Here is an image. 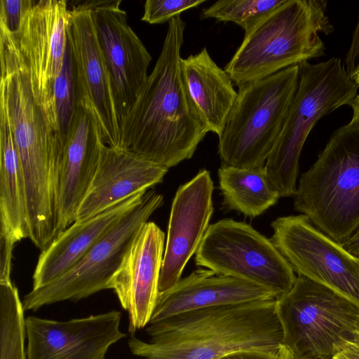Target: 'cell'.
I'll return each instance as SVG.
<instances>
[{
    "instance_id": "obj_1",
    "label": "cell",
    "mask_w": 359,
    "mask_h": 359,
    "mask_svg": "<svg viewBox=\"0 0 359 359\" xmlns=\"http://www.w3.org/2000/svg\"><path fill=\"white\" fill-rule=\"evenodd\" d=\"M0 105L8 117L22 168L29 239L38 247L57 236V185L63 140L36 100L14 36L0 27Z\"/></svg>"
},
{
    "instance_id": "obj_2",
    "label": "cell",
    "mask_w": 359,
    "mask_h": 359,
    "mask_svg": "<svg viewBox=\"0 0 359 359\" xmlns=\"http://www.w3.org/2000/svg\"><path fill=\"white\" fill-rule=\"evenodd\" d=\"M184 29L180 15L168 22L154 68L121 125L120 149L168 169L190 159L208 133L182 70Z\"/></svg>"
},
{
    "instance_id": "obj_3",
    "label": "cell",
    "mask_w": 359,
    "mask_h": 359,
    "mask_svg": "<svg viewBox=\"0 0 359 359\" xmlns=\"http://www.w3.org/2000/svg\"><path fill=\"white\" fill-rule=\"evenodd\" d=\"M149 341L132 336L131 352L144 359H217L231 352L283 345L276 299L207 307L147 325Z\"/></svg>"
},
{
    "instance_id": "obj_4",
    "label": "cell",
    "mask_w": 359,
    "mask_h": 359,
    "mask_svg": "<svg viewBox=\"0 0 359 359\" xmlns=\"http://www.w3.org/2000/svg\"><path fill=\"white\" fill-rule=\"evenodd\" d=\"M327 1L287 0L259 23L224 67L238 88L325 55L319 33L330 34L334 26Z\"/></svg>"
},
{
    "instance_id": "obj_5",
    "label": "cell",
    "mask_w": 359,
    "mask_h": 359,
    "mask_svg": "<svg viewBox=\"0 0 359 359\" xmlns=\"http://www.w3.org/2000/svg\"><path fill=\"white\" fill-rule=\"evenodd\" d=\"M294 208L339 244L359 229V129H337L312 166L301 175Z\"/></svg>"
},
{
    "instance_id": "obj_6",
    "label": "cell",
    "mask_w": 359,
    "mask_h": 359,
    "mask_svg": "<svg viewBox=\"0 0 359 359\" xmlns=\"http://www.w3.org/2000/svg\"><path fill=\"white\" fill-rule=\"evenodd\" d=\"M298 87L279 137L264 165L280 197L294 196L299 156L310 132L324 116L350 105L358 86L339 57L299 65Z\"/></svg>"
},
{
    "instance_id": "obj_7",
    "label": "cell",
    "mask_w": 359,
    "mask_h": 359,
    "mask_svg": "<svg viewBox=\"0 0 359 359\" xmlns=\"http://www.w3.org/2000/svg\"><path fill=\"white\" fill-rule=\"evenodd\" d=\"M299 79L294 65L238 88L219 137L222 164L244 168L263 166L283 127Z\"/></svg>"
},
{
    "instance_id": "obj_8",
    "label": "cell",
    "mask_w": 359,
    "mask_h": 359,
    "mask_svg": "<svg viewBox=\"0 0 359 359\" xmlns=\"http://www.w3.org/2000/svg\"><path fill=\"white\" fill-rule=\"evenodd\" d=\"M283 344L295 359H332L355 339L359 305L298 275L292 289L276 299Z\"/></svg>"
},
{
    "instance_id": "obj_9",
    "label": "cell",
    "mask_w": 359,
    "mask_h": 359,
    "mask_svg": "<svg viewBox=\"0 0 359 359\" xmlns=\"http://www.w3.org/2000/svg\"><path fill=\"white\" fill-rule=\"evenodd\" d=\"M197 266L263 287L276 298L294 284V271L268 239L250 225L223 219L209 225L195 254Z\"/></svg>"
},
{
    "instance_id": "obj_10",
    "label": "cell",
    "mask_w": 359,
    "mask_h": 359,
    "mask_svg": "<svg viewBox=\"0 0 359 359\" xmlns=\"http://www.w3.org/2000/svg\"><path fill=\"white\" fill-rule=\"evenodd\" d=\"M163 203L161 194L147 191L141 203L126 214L74 266L51 283L32 289L26 294L22 302L24 311H36L65 300L78 301L108 289L133 239Z\"/></svg>"
},
{
    "instance_id": "obj_11",
    "label": "cell",
    "mask_w": 359,
    "mask_h": 359,
    "mask_svg": "<svg viewBox=\"0 0 359 359\" xmlns=\"http://www.w3.org/2000/svg\"><path fill=\"white\" fill-rule=\"evenodd\" d=\"M271 241L298 275L359 305V258L317 229L304 215L280 217Z\"/></svg>"
},
{
    "instance_id": "obj_12",
    "label": "cell",
    "mask_w": 359,
    "mask_h": 359,
    "mask_svg": "<svg viewBox=\"0 0 359 359\" xmlns=\"http://www.w3.org/2000/svg\"><path fill=\"white\" fill-rule=\"evenodd\" d=\"M67 41L75 86L76 107L93 117L105 145L119 148L121 137L110 73L88 1L69 9Z\"/></svg>"
},
{
    "instance_id": "obj_13",
    "label": "cell",
    "mask_w": 359,
    "mask_h": 359,
    "mask_svg": "<svg viewBox=\"0 0 359 359\" xmlns=\"http://www.w3.org/2000/svg\"><path fill=\"white\" fill-rule=\"evenodd\" d=\"M69 20L67 1L40 0L27 11L20 31L12 34L28 65L35 97L58 130L54 83L63 64Z\"/></svg>"
},
{
    "instance_id": "obj_14",
    "label": "cell",
    "mask_w": 359,
    "mask_h": 359,
    "mask_svg": "<svg viewBox=\"0 0 359 359\" xmlns=\"http://www.w3.org/2000/svg\"><path fill=\"white\" fill-rule=\"evenodd\" d=\"M88 3L110 73L121 125L149 76L151 56L128 24L127 14L120 7L121 0H93Z\"/></svg>"
},
{
    "instance_id": "obj_15",
    "label": "cell",
    "mask_w": 359,
    "mask_h": 359,
    "mask_svg": "<svg viewBox=\"0 0 359 359\" xmlns=\"http://www.w3.org/2000/svg\"><path fill=\"white\" fill-rule=\"evenodd\" d=\"M120 322L116 311L67 321L29 316L27 359H105L109 348L126 336Z\"/></svg>"
},
{
    "instance_id": "obj_16",
    "label": "cell",
    "mask_w": 359,
    "mask_h": 359,
    "mask_svg": "<svg viewBox=\"0 0 359 359\" xmlns=\"http://www.w3.org/2000/svg\"><path fill=\"white\" fill-rule=\"evenodd\" d=\"M213 182L203 169L179 187L173 198L165 248L158 281V294L173 287L196 254L213 213Z\"/></svg>"
},
{
    "instance_id": "obj_17",
    "label": "cell",
    "mask_w": 359,
    "mask_h": 359,
    "mask_svg": "<svg viewBox=\"0 0 359 359\" xmlns=\"http://www.w3.org/2000/svg\"><path fill=\"white\" fill-rule=\"evenodd\" d=\"M164 242L165 233L157 224L145 223L109 283L108 289L114 290L128 313L132 333L150 321L158 294Z\"/></svg>"
},
{
    "instance_id": "obj_18",
    "label": "cell",
    "mask_w": 359,
    "mask_h": 359,
    "mask_svg": "<svg viewBox=\"0 0 359 359\" xmlns=\"http://www.w3.org/2000/svg\"><path fill=\"white\" fill-rule=\"evenodd\" d=\"M104 145L91 115L77 105L63 143L59 169L57 236L75 222Z\"/></svg>"
},
{
    "instance_id": "obj_19",
    "label": "cell",
    "mask_w": 359,
    "mask_h": 359,
    "mask_svg": "<svg viewBox=\"0 0 359 359\" xmlns=\"http://www.w3.org/2000/svg\"><path fill=\"white\" fill-rule=\"evenodd\" d=\"M168 169L123 149L104 145L75 221L88 219L120 201L162 182Z\"/></svg>"
},
{
    "instance_id": "obj_20",
    "label": "cell",
    "mask_w": 359,
    "mask_h": 359,
    "mask_svg": "<svg viewBox=\"0 0 359 359\" xmlns=\"http://www.w3.org/2000/svg\"><path fill=\"white\" fill-rule=\"evenodd\" d=\"M271 299L277 298L263 287L198 269L158 294L149 324L193 310Z\"/></svg>"
},
{
    "instance_id": "obj_21",
    "label": "cell",
    "mask_w": 359,
    "mask_h": 359,
    "mask_svg": "<svg viewBox=\"0 0 359 359\" xmlns=\"http://www.w3.org/2000/svg\"><path fill=\"white\" fill-rule=\"evenodd\" d=\"M147 191L120 201L82 221H75L41 251L33 275V288L46 286L74 266L126 214L140 204Z\"/></svg>"
},
{
    "instance_id": "obj_22",
    "label": "cell",
    "mask_w": 359,
    "mask_h": 359,
    "mask_svg": "<svg viewBox=\"0 0 359 359\" xmlns=\"http://www.w3.org/2000/svg\"><path fill=\"white\" fill-rule=\"evenodd\" d=\"M181 65L189 96L204 127L219 137L238 95L231 79L212 60L206 47L182 58Z\"/></svg>"
},
{
    "instance_id": "obj_23",
    "label": "cell",
    "mask_w": 359,
    "mask_h": 359,
    "mask_svg": "<svg viewBox=\"0 0 359 359\" xmlns=\"http://www.w3.org/2000/svg\"><path fill=\"white\" fill-rule=\"evenodd\" d=\"M1 230L16 242L29 238L26 185L8 117L0 105Z\"/></svg>"
},
{
    "instance_id": "obj_24",
    "label": "cell",
    "mask_w": 359,
    "mask_h": 359,
    "mask_svg": "<svg viewBox=\"0 0 359 359\" xmlns=\"http://www.w3.org/2000/svg\"><path fill=\"white\" fill-rule=\"evenodd\" d=\"M223 205L250 217L262 215L280 198L264 166L244 168L222 164L218 169Z\"/></svg>"
},
{
    "instance_id": "obj_25",
    "label": "cell",
    "mask_w": 359,
    "mask_h": 359,
    "mask_svg": "<svg viewBox=\"0 0 359 359\" xmlns=\"http://www.w3.org/2000/svg\"><path fill=\"white\" fill-rule=\"evenodd\" d=\"M23 311L17 287L0 284V359H27Z\"/></svg>"
},
{
    "instance_id": "obj_26",
    "label": "cell",
    "mask_w": 359,
    "mask_h": 359,
    "mask_svg": "<svg viewBox=\"0 0 359 359\" xmlns=\"http://www.w3.org/2000/svg\"><path fill=\"white\" fill-rule=\"evenodd\" d=\"M287 0H220L203 8L201 19L231 22L240 26L246 36Z\"/></svg>"
},
{
    "instance_id": "obj_27",
    "label": "cell",
    "mask_w": 359,
    "mask_h": 359,
    "mask_svg": "<svg viewBox=\"0 0 359 359\" xmlns=\"http://www.w3.org/2000/svg\"><path fill=\"white\" fill-rule=\"evenodd\" d=\"M54 99L57 126L64 143L76 109L74 79L68 41L62 69L54 83Z\"/></svg>"
},
{
    "instance_id": "obj_28",
    "label": "cell",
    "mask_w": 359,
    "mask_h": 359,
    "mask_svg": "<svg viewBox=\"0 0 359 359\" xmlns=\"http://www.w3.org/2000/svg\"><path fill=\"white\" fill-rule=\"evenodd\" d=\"M205 2V0H147L141 20L151 25L168 22L180 13Z\"/></svg>"
},
{
    "instance_id": "obj_29",
    "label": "cell",
    "mask_w": 359,
    "mask_h": 359,
    "mask_svg": "<svg viewBox=\"0 0 359 359\" xmlns=\"http://www.w3.org/2000/svg\"><path fill=\"white\" fill-rule=\"evenodd\" d=\"M34 2L33 0H1L0 26L16 34L20 29L27 11Z\"/></svg>"
},
{
    "instance_id": "obj_30",
    "label": "cell",
    "mask_w": 359,
    "mask_h": 359,
    "mask_svg": "<svg viewBox=\"0 0 359 359\" xmlns=\"http://www.w3.org/2000/svg\"><path fill=\"white\" fill-rule=\"evenodd\" d=\"M292 353L283 344L271 350L248 349L226 354L217 359H291Z\"/></svg>"
},
{
    "instance_id": "obj_31",
    "label": "cell",
    "mask_w": 359,
    "mask_h": 359,
    "mask_svg": "<svg viewBox=\"0 0 359 359\" xmlns=\"http://www.w3.org/2000/svg\"><path fill=\"white\" fill-rule=\"evenodd\" d=\"M15 243L17 242L9 234L0 231V284L12 283V253Z\"/></svg>"
},
{
    "instance_id": "obj_32",
    "label": "cell",
    "mask_w": 359,
    "mask_h": 359,
    "mask_svg": "<svg viewBox=\"0 0 359 359\" xmlns=\"http://www.w3.org/2000/svg\"><path fill=\"white\" fill-rule=\"evenodd\" d=\"M344 65L350 77L359 66V15L350 47L345 56Z\"/></svg>"
},
{
    "instance_id": "obj_33",
    "label": "cell",
    "mask_w": 359,
    "mask_h": 359,
    "mask_svg": "<svg viewBox=\"0 0 359 359\" xmlns=\"http://www.w3.org/2000/svg\"><path fill=\"white\" fill-rule=\"evenodd\" d=\"M332 359H359V347L354 343H348Z\"/></svg>"
},
{
    "instance_id": "obj_34",
    "label": "cell",
    "mask_w": 359,
    "mask_h": 359,
    "mask_svg": "<svg viewBox=\"0 0 359 359\" xmlns=\"http://www.w3.org/2000/svg\"><path fill=\"white\" fill-rule=\"evenodd\" d=\"M341 245L351 255L359 258V229Z\"/></svg>"
},
{
    "instance_id": "obj_35",
    "label": "cell",
    "mask_w": 359,
    "mask_h": 359,
    "mask_svg": "<svg viewBox=\"0 0 359 359\" xmlns=\"http://www.w3.org/2000/svg\"><path fill=\"white\" fill-rule=\"evenodd\" d=\"M353 111L351 121L359 129V95H357L355 99L349 105Z\"/></svg>"
},
{
    "instance_id": "obj_36",
    "label": "cell",
    "mask_w": 359,
    "mask_h": 359,
    "mask_svg": "<svg viewBox=\"0 0 359 359\" xmlns=\"http://www.w3.org/2000/svg\"><path fill=\"white\" fill-rule=\"evenodd\" d=\"M351 78L359 86V66L351 75Z\"/></svg>"
},
{
    "instance_id": "obj_37",
    "label": "cell",
    "mask_w": 359,
    "mask_h": 359,
    "mask_svg": "<svg viewBox=\"0 0 359 359\" xmlns=\"http://www.w3.org/2000/svg\"><path fill=\"white\" fill-rule=\"evenodd\" d=\"M354 332H355V339H359V318L355 323Z\"/></svg>"
},
{
    "instance_id": "obj_38",
    "label": "cell",
    "mask_w": 359,
    "mask_h": 359,
    "mask_svg": "<svg viewBox=\"0 0 359 359\" xmlns=\"http://www.w3.org/2000/svg\"><path fill=\"white\" fill-rule=\"evenodd\" d=\"M353 343H354L355 345H357L359 347V339H356L354 341V342H353Z\"/></svg>"
},
{
    "instance_id": "obj_39",
    "label": "cell",
    "mask_w": 359,
    "mask_h": 359,
    "mask_svg": "<svg viewBox=\"0 0 359 359\" xmlns=\"http://www.w3.org/2000/svg\"><path fill=\"white\" fill-rule=\"evenodd\" d=\"M291 359H295V358H293L292 355Z\"/></svg>"
}]
</instances>
